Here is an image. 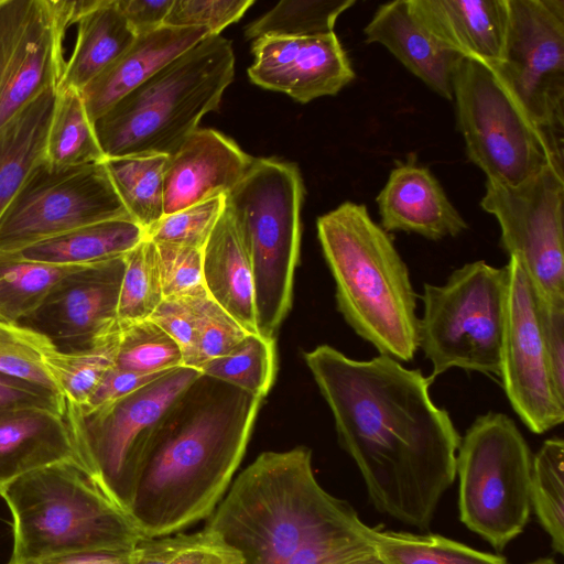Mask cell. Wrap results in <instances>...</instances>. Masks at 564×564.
I'll return each instance as SVG.
<instances>
[{
  "mask_svg": "<svg viewBox=\"0 0 564 564\" xmlns=\"http://www.w3.org/2000/svg\"><path fill=\"white\" fill-rule=\"evenodd\" d=\"M303 357L370 503L403 524L429 529L456 478L462 438L431 399L432 381L383 355L356 360L319 345Z\"/></svg>",
  "mask_w": 564,
  "mask_h": 564,
  "instance_id": "obj_1",
  "label": "cell"
},
{
  "mask_svg": "<svg viewBox=\"0 0 564 564\" xmlns=\"http://www.w3.org/2000/svg\"><path fill=\"white\" fill-rule=\"evenodd\" d=\"M261 398L200 373L152 437L129 509L143 538L208 519L232 482Z\"/></svg>",
  "mask_w": 564,
  "mask_h": 564,
  "instance_id": "obj_2",
  "label": "cell"
},
{
  "mask_svg": "<svg viewBox=\"0 0 564 564\" xmlns=\"http://www.w3.org/2000/svg\"><path fill=\"white\" fill-rule=\"evenodd\" d=\"M207 520L205 528L247 564H284L305 546L371 529L347 501L318 484L306 446L258 455Z\"/></svg>",
  "mask_w": 564,
  "mask_h": 564,
  "instance_id": "obj_3",
  "label": "cell"
},
{
  "mask_svg": "<svg viewBox=\"0 0 564 564\" xmlns=\"http://www.w3.org/2000/svg\"><path fill=\"white\" fill-rule=\"evenodd\" d=\"M316 226L337 311L380 355L411 361L419 349L416 293L390 235L352 202L319 216Z\"/></svg>",
  "mask_w": 564,
  "mask_h": 564,
  "instance_id": "obj_4",
  "label": "cell"
},
{
  "mask_svg": "<svg viewBox=\"0 0 564 564\" xmlns=\"http://www.w3.org/2000/svg\"><path fill=\"white\" fill-rule=\"evenodd\" d=\"M234 76L231 42L206 36L94 122L106 159L174 154L200 119L218 109Z\"/></svg>",
  "mask_w": 564,
  "mask_h": 564,
  "instance_id": "obj_5",
  "label": "cell"
},
{
  "mask_svg": "<svg viewBox=\"0 0 564 564\" xmlns=\"http://www.w3.org/2000/svg\"><path fill=\"white\" fill-rule=\"evenodd\" d=\"M0 496L13 519L8 564L131 550L144 539L129 513L96 487L76 457L21 475L0 487Z\"/></svg>",
  "mask_w": 564,
  "mask_h": 564,
  "instance_id": "obj_6",
  "label": "cell"
},
{
  "mask_svg": "<svg viewBox=\"0 0 564 564\" xmlns=\"http://www.w3.org/2000/svg\"><path fill=\"white\" fill-rule=\"evenodd\" d=\"M304 193L295 163L254 158L226 195L252 265L258 334L270 339L292 306Z\"/></svg>",
  "mask_w": 564,
  "mask_h": 564,
  "instance_id": "obj_7",
  "label": "cell"
},
{
  "mask_svg": "<svg viewBox=\"0 0 564 564\" xmlns=\"http://www.w3.org/2000/svg\"><path fill=\"white\" fill-rule=\"evenodd\" d=\"M453 99L468 159L487 181L517 186L547 165L564 171V145L538 126L492 66L463 56Z\"/></svg>",
  "mask_w": 564,
  "mask_h": 564,
  "instance_id": "obj_8",
  "label": "cell"
},
{
  "mask_svg": "<svg viewBox=\"0 0 564 564\" xmlns=\"http://www.w3.org/2000/svg\"><path fill=\"white\" fill-rule=\"evenodd\" d=\"M508 268L484 260L454 270L442 285L424 284L417 347L433 380L452 368L500 376Z\"/></svg>",
  "mask_w": 564,
  "mask_h": 564,
  "instance_id": "obj_9",
  "label": "cell"
},
{
  "mask_svg": "<svg viewBox=\"0 0 564 564\" xmlns=\"http://www.w3.org/2000/svg\"><path fill=\"white\" fill-rule=\"evenodd\" d=\"M532 460L525 438L505 413L477 416L460 438L456 456L459 519L498 551L529 521Z\"/></svg>",
  "mask_w": 564,
  "mask_h": 564,
  "instance_id": "obj_10",
  "label": "cell"
},
{
  "mask_svg": "<svg viewBox=\"0 0 564 564\" xmlns=\"http://www.w3.org/2000/svg\"><path fill=\"white\" fill-rule=\"evenodd\" d=\"M200 373L186 366L171 369L113 403L82 414L79 463L96 487L127 513L158 425Z\"/></svg>",
  "mask_w": 564,
  "mask_h": 564,
  "instance_id": "obj_11",
  "label": "cell"
},
{
  "mask_svg": "<svg viewBox=\"0 0 564 564\" xmlns=\"http://www.w3.org/2000/svg\"><path fill=\"white\" fill-rule=\"evenodd\" d=\"M111 219L132 218L105 161L69 167H55L44 161L32 171L0 217V251L18 252Z\"/></svg>",
  "mask_w": 564,
  "mask_h": 564,
  "instance_id": "obj_12",
  "label": "cell"
},
{
  "mask_svg": "<svg viewBox=\"0 0 564 564\" xmlns=\"http://www.w3.org/2000/svg\"><path fill=\"white\" fill-rule=\"evenodd\" d=\"M481 208L500 226V246L516 256L534 290L564 304V171L547 165L517 186L486 181Z\"/></svg>",
  "mask_w": 564,
  "mask_h": 564,
  "instance_id": "obj_13",
  "label": "cell"
},
{
  "mask_svg": "<svg viewBox=\"0 0 564 564\" xmlns=\"http://www.w3.org/2000/svg\"><path fill=\"white\" fill-rule=\"evenodd\" d=\"M503 58L492 66L529 116L564 145V0H508Z\"/></svg>",
  "mask_w": 564,
  "mask_h": 564,
  "instance_id": "obj_14",
  "label": "cell"
},
{
  "mask_svg": "<svg viewBox=\"0 0 564 564\" xmlns=\"http://www.w3.org/2000/svg\"><path fill=\"white\" fill-rule=\"evenodd\" d=\"M500 378L517 415L533 433L563 423L564 399L554 387L532 284L516 256H510Z\"/></svg>",
  "mask_w": 564,
  "mask_h": 564,
  "instance_id": "obj_15",
  "label": "cell"
},
{
  "mask_svg": "<svg viewBox=\"0 0 564 564\" xmlns=\"http://www.w3.org/2000/svg\"><path fill=\"white\" fill-rule=\"evenodd\" d=\"M67 30L54 0H0V128L58 88Z\"/></svg>",
  "mask_w": 564,
  "mask_h": 564,
  "instance_id": "obj_16",
  "label": "cell"
},
{
  "mask_svg": "<svg viewBox=\"0 0 564 564\" xmlns=\"http://www.w3.org/2000/svg\"><path fill=\"white\" fill-rule=\"evenodd\" d=\"M124 256L88 264L62 280L21 324L65 352L88 349L120 329L118 301Z\"/></svg>",
  "mask_w": 564,
  "mask_h": 564,
  "instance_id": "obj_17",
  "label": "cell"
},
{
  "mask_svg": "<svg viewBox=\"0 0 564 564\" xmlns=\"http://www.w3.org/2000/svg\"><path fill=\"white\" fill-rule=\"evenodd\" d=\"M250 80L306 104L334 96L355 78L349 58L335 32L288 37L261 36L252 42Z\"/></svg>",
  "mask_w": 564,
  "mask_h": 564,
  "instance_id": "obj_18",
  "label": "cell"
},
{
  "mask_svg": "<svg viewBox=\"0 0 564 564\" xmlns=\"http://www.w3.org/2000/svg\"><path fill=\"white\" fill-rule=\"evenodd\" d=\"M253 159L221 132L197 128L169 156L164 215L213 196L227 195L249 171Z\"/></svg>",
  "mask_w": 564,
  "mask_h": 564,
  "instance_id": "obj_19",
  "label": "cell"
},
{
  "mask_svg": "<svg viewBox=\"0 0 564 564\" xmlns=\"http://www.w3.org/2000/svg\"><path fill=\"white\" fill-rule=\"evenodd\" d=\"M79 408H0V487L31 470L78 458Z\"/></svg>",
  "mask_w": 564,
  "mask_h": 564,
  "instance_id": "obj_20",
  "label": "cell"
},
{
  "mask_svg": "<svg viewBox=\"0 0 564 564\" xmlns=\"http://www.w3.org/2000/svg\"><path fill=\"white\" fill-rule=\"evenodd\" d=\"M376 202L381 227L387 232L404 231L441 240L456 237L468 228L436 177L413 159L399 163L390 172Z\"/></svg>",
  "mask_w": 564,
  "mask_h": 564,
  "instance_id": "obj_21",
  "label": "cell"
},
{
  "mask_svg": "<svg viewBox=\"0 0 564 564\" xmlns=\"http://www.w3.org/2000/svg\"><path fill=\"white\" fill-rule=\"evenodd\" d=\"M415 19L443 45L496 66L503 58L508 0H408Z\"/></svg>",
  "mask_w": 564,
  "mask_h": 564,
  "instance_id": "obj_22",
  "label": "cell"
},
{
  "mask_svg": "<svg viewBox=\"0 0 564 564\" xmlns=\"http://www.w3.org/2000/svg\"><path fill=\"white\" fill-rule=\"evenodd\" d=\"M364 33L383 45L410 73L438 96L453 100V79L463 57L438 42L413 15L408 0L381 4Z\"/></svg>",
  "mask_w": 564,
  "mask_h": 564,
  "instance_id": "obj_23",
  "label": "cell"
},
{
  "mask_svg": "<svg viewBox=\"0 0 564 564\" xmlns=\"http://www.w3.org/2000/svg\"><path fill=\"white\" fill-rule=\"evenodd\" d=\"M208 35L203 28L169 25L137 35L132 44L80 91L93 123L122 97Z\"/></svg>",
  "mask_w": 564,
  "mask_h": 564,
  "instance_id": "obj_24",
  "label": "cell"
},
{
  "mask_svg": "<svg viewBox=\"0 0 564 564\" xmlns=\"http://www.w3.org/2000/svg\"><path fill=\"white\" fill-rule=\"evenodd\" d=\"M203 282L208 295L246 332L258 334L252 265L226 205L203 248Z\"/></svg>",
  "mask_w": 564,
  "mask_h": 564,
  "instance_id": "obj_25",
  "label": "cell"
},
{
  "mask_svg": "<svg viewBox=\"0 0 564 564\" xmlns=\"http://www.w3.org/2000/svg\"><path fill=\"white\" fill-rule=\"evenodd\" d=\"M74 25L76 39L58 87L82 91L132 44L137 34L116 0H85Z\"/></svg>",
  "mask_w": 564,
  "mask_h": 564,
  "instance_id": "obj_26",
  "label": "cell"
},
{
  "mask_svg": "<svg viewBox=\"0 0 564 564\" xmlns=\"http://www.w3.org/2000/svg\"><path fill=\"white\" fill-rule=\"evenodd\" d=\"M56 90L43 91L0 128V217L32 171L46 161Z\"/></svg>",
  "mask_w": 564,
  "mask_h": 564,
  "instance_id": "obj_27",
  "label": "cell"
},
{
  "mask_svg": "<svg viewBox=\"0 0 564 564\" xmlns=\"http://www.w3.org/2000/svg\"><path fill=\"white\" fill-rule=\"evenodd\" d=\"M145 238L132 219H111L87 225L31 245L15 253L42 263L85 265L126 256Z\"/></svg>",
  "mask_w": 564,
  "mask_h": 564,
  "instance_id": "obj_28",
  "label": "cell"
},
{
  "mask_svg": "<svg viewBox=\"0 0 564 564\" xmlns=\"http://www.w3.org/2000/svg\"><path fill=\"white\" fill-rule=\"evenodd\" d=\"M86 265L42 263L0 251V321L24 322L62 280Z\"/></svg>",
  "mask_w": 564,
  "mask_h": 564,
  "instance_id": "obj_29",
  "label": "cell"
},
{
  "mask_svg": "<svg viewBox=\"0 0 564 564\" xmlns=\"http://www.w3.org/2000/svg\"><path fill=\"white\" fill-rule=\"evenodd\" d=\"M105 159L80 91L58 87L46 141V162L55 167H69Z\"/></svg>",
  "mask_w": 564,
  "mask_h": 564,
  "instance_id": "obj_30",
  "label": "cell"
},
{
  "mask_svg": "<svg viewBox=\"0 0 564 564\" xmlns=\"http://www.w3.org/2000/svg\"><path fill=\"white\" fill-rule=\"evenodd\" d=\"M162 154L105 159L110 180L130 217L147 232L164 216Z\"/></svg>",
  "mask_w": 564,
  "mask_h": 564,
  "instance_id": "obj_31",
  "label": "cell"
},
{
  "mask_svg": "<svg viewBox=\"0 0 564 564\" xmlns=\"http://www.w3.org/2000/svg\"><path fill=\"white\" fill-rule=\"evenodd\" d=\"M371 541L386 564H508L501 555L481 552L434 533L373 528Z\"/></svg>",
  "mask_w": 564,
  "mask_h": 564,
  "instance_id": "obj_32",
  "label": "cell"
},
{
  "mask_svg": "<svg viewBox=\"0 0 564 564\" xmlns=\"http://www.w3.org/2000/svg\"><path fill=\"white\" fill-rule=\"evenodd\" d=\"M198 370L263 399L276 375L275 340L259 334H247L232 349L206 361Z\"/></svg>",
  "mask_w": 564,
  "mask_h": 564,
  "instance_id": "obj_33",
  "label": "cell"
},
{
  "mask_svg": "<svg viewBox=\"0 0 564 564\" xmlns=\"http://www.w3.org/2000/svg\"><path fill=\"white\" fill-rule=\"evenodd\" d=\"M564 442L546 440L533 456L530 498L540 524L551 539L552 549L564 553Z\"/></svg>",
  "mask_w": 564,
  "mask_h": 564,
  "instance_id": "obj_34",
  "label": "cell"
},
{
  "mask_svg": "<svg viewBox=\"0 0 564 564\" xmlns=\"http://www.w3.org/2000/svg\"><path fill=\"white\" fill-rule=\"evenodd\" d=\"M354 4L355 0H284L247 24L243 33L249 40L326 34L334 32L338 17Z\"/></svg>",
  "mask_w": 564,
  "mask_h": 564,
  "instance_id": "obj_35",
  "label": "cell"
},
{
  "mask_svg": "<svg viewBox=\"0 0 564 564\" xmlns=\"http://www.w3.org/2000/svg\"><path fill=\"white\" fill-rule=\"evenodd\" d=\"M119 333L88 349H55L48 355L46 366L63 399L79 409L86 404L104 375L115 366Z\"/></svg>",
  "mask_w": 564,
  "mask_h": 564,
  "instance_id": "obj_36",
  "label": "cell"
},
{
  "mask_svg": "<svg viewBox=\"0 0 564 564\" xmlns=\"http://www.w3.org/2000/svg\"><path fill=\"white\" fill-rule=\"evenodd\" d=\"M134 564H247L242 555L207 528L194 533L144 538Z\"/></svg>",
  "mask_w": 564,
  "mask_h": 564,
  "instance_id": "obj_37",
  "label": "cell"
},
{
  "mask_svg": "<svg viewBox=\"0 0 564 564\" xmlns=\"http://www.w3.org/2000/svg\"><path fill=\"white\" fill-rule=\"evenodd\" d=\"M119 301L120 324L150 318L163 301V286L156 245L144 238L126 256Z\"/></svg>",
  "mask_w": 564,
  "mask_h": 564,
  "instance_id": "obj_38",
  "label": "cell"
},
{
  "mask_svg": "<svg viewBox=\"0 0 564 564\" xmlns=\"http://www.w3.org/2000/svg\"><path fill=\"white\" fill-rule=\"evenodd\" d=\"M184 366L176 341L150 318L120 324L115 367L154 375Z\"/></svg>",
  "mask_w": 564,
  "mask_h": 564,
  "instance_id": "obj_39",
  "label": "cell"
},
{
  "mask_svg": "<svg viewBox=\"0 0 564 564\" xmlns=\"http://www.w3.org/2000/svg\"><path fill=\"white\" fill-rule=\"evenodd\" d=\"M55 345L21 323L0 321V375L45 388L61 397L46 366ZM65 400V399H64Z\"/></svg>",
  "mask_w": 564,
  "mask_h": 564,
  "instance_id": "obj_40",
  "label": "cell"
},
{
  "mask_svg": "<svg viewBox=\"0 0 564 564\" xmlns=\"http://www.w3.org/2000/svg\"><path fill=\"white\" fill-rule=\"evenodd\" d=\"M226 205L217 195L164 215L145 235L156 245H175L203 250Z\"/></svg>",
  "mask_w": 564,
  "mask_h": 564,
  "instance_id": "obj_41",
  "label": "cell"
},
{
  "mask_svg": "<svg viewBox=\"0 0 564 564\" xmlns=\"http://www.w3.org/2000/svg\"><path fill=\"white\" fill-rule=\"evenodd\" d=\"M196 321L195 368L220 357L245 338L246 332L205 289L188 295Z\"/></svg>",
  "mask_w": 564,
  "mask_h": 564,
  "instance_id": "obj_42",
  "label": "cell"
},
{
  "mask_svg": "<svg viewBox=\"0 0 564 564\" xmlns=\"http://www.w3.org/2000/svg\"><path fill=\"white\" fill-rule=\"evenodd\" d=\"M253 0H174L164 25L203 28L210 35L237 22L253 4Z\"/></svg>",
  "mask_w": 564,
  "mask_h": 564,
  "instance_id": "obj_43",
  "label": "cell"
},
{
  "mask_svg": "<svg viewBox=\"0 0 564 564\" xmlns=\"http://www.w3.org/2000/svg\"><path fill=\"white\" fill-rule=\"evenodd\" d=\"M156 248L164 297L186 296L205 289L203 250L165 243Z\"/></svg>",
  "mask_w": 564,
  "mask_h": 564,
  "instance_id": "obj_44",
  "label": "cell"
},
{
  "mask_svg": "<svg viewBox=\"0 0 564 564\" xmlns=\"http://www.w3.org/2000/svg\"><path fill=\"white\" fill-rule=\"evenodd\" d=\"M150 319L176 341L183 355L184 366L195 368L196 321L188 295L164 297Z\"/></svg>",
  "mask_w": 564,
  "mask_h": 564,
  "instance_id": "obj_45",
  "label": "cell"
},
{
  "mask_svg": "<svg viewBox=\"0 0 564 564\" xmlns=\"http://www.w3.org/2000/svg\"><path fill=\"white\" fill-rule=\"evenodd\" d=\"M535 300L554 387L564 399V304L549 303L536 295Z\"/></svg>",
  "mask_w": 564,
  "mask_h": 564,
  "instance_id": "obj_46",
  "label": "cell"
},
{
  "mask_svg": "<svg viewBox=\"0 0 564 564\" xmlns=\"http://www.w3.org/2000/svg\"><path fill=\"white\" fill-rule=\"evenodd\" d=\"M163 373L141 375L113 366L104 375L86 404L79 410L82 414H88L107 406L148 384Z\"/></svg>",
  "mask_w": 564,
  "mask_h": 564,
  "instance_id": "obj_47",
  "label": "cell"
},
{
  "mask_svg": "<svg viewBox=\"0 0 564 564\" xmlns=\"http://www.w3.org/2000/svg\"><path fill=\"white\" fill-rule=\"evenodd\" d=\"M11 406L65 409L67 401L45 388L0 375V408Z\"/></svg>",
  "mask_w": 564,
  "mask_h": 564,
  "instance_id": "obj_48",
  "label": "cell"
},
{
  "mask_svg": "<svg viewBox=\"0 0 564 564\" xmlns=\"http://www.w3.org/2000/svg\"><path fill=\"white\" fill-rule=\"evenodd\" d=\"M117 6L137 35L164 25L174 0H116Z\"/></svg>",
  "mask_w": 564,
  "mask_h": 564,
  "instance_id": "obj_49",
  "label": "cell"
},
{
  "mask_svg": "<svg viewBox=\"0 0 564 564\" xmlns=\"http://www.w3.org/2000/svg\"><path fill=\"white\" fill-rule=\"evenodd\" d=\"M25 564H134V549L78 552Z\"/></svg>",
  "mask_w": 564,
  "mask_h": 564,
  "instance_id": "obj_50",
  "label": "cell"
},
{
  "mask_svg": "<svg viewBox=\"0 0 564 564\" xmlns=\"http://www.w3.org/2000/svg\"><path fill=\"white\" fill-rule=\"evenodd\" d=\"M343 564H386L381 556L372 550L361 555L355 556Z\"/></svg>",
  "mask_w": 564,
  "mask_h": 564,
  "instance_id": "obj_51",
  "label": "cell"
},
{
  "mask_svg": "<svg viewBox=\"0 0 564 564\" xmlns=\"http://www.w3.org/2000/svg\"><path fill=\"white\" fill-rule=\"evenodd\" d=\"M528 564H557L553 558H539Z\"/></svg>",
  "mask_w": 564,
  "mask_h": 564,
  "instance_id": "obj_52",
  "label": "cell"
}]
</instances>
